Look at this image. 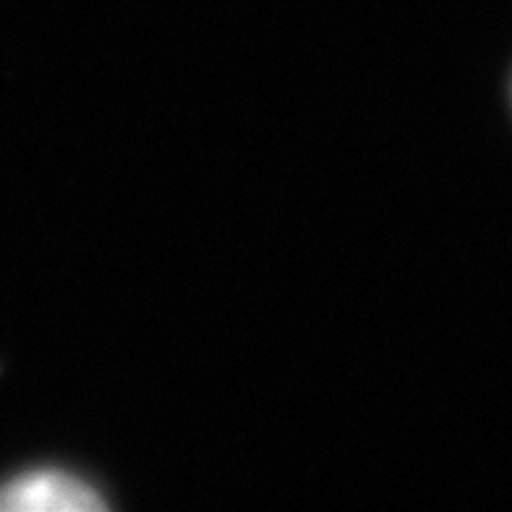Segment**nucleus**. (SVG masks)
<instances>
[{
    "instance_id": "nucleus-1",
    "label": "nucleus",
    "mask_w": 512,
    "mask_h": 512,
    "mask_svg": "<svg viewBox=\"0 0 512 512\" xmlns=\"http://www.w3.org/2000/svg\"><path fill=\"white\" fill-rule=\"evenodd\" d=\"M0 510L95 512L105 510V499L71 473L37 471L0 486Z\"/></svg>"
}]
</instances>
